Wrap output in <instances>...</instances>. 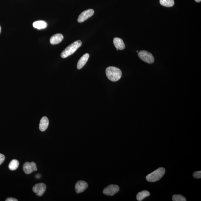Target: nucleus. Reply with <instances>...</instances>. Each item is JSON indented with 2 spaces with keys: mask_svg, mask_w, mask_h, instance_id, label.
I'll use <instances>...</instances> for the list:
<instances>
[{
  "mask_svg": "<svg viewBox=\"0 0 201 201\" xmlns=\"http://www.w3.org/2000/svg\"><path fill=\"white\" fill-rule=\"evenodd\" d=\"M106 74L109 80L116 82L120 80L122 76L121 70L117 67L110 66L106 69Z\"/></svg>",
  "mask_w": 201,
  "mask_h": 201,
  "instance_id": "obj_1",
  "label": "nucleus"
},
{
  "mask_svg": "<svg viewBox=\"0 0 201 201\" xmlns=\"http://www.w3.org/2000/svg\"><path fill=\"white\" fill-rule=\"evenodd\" d=\"M82 44L81 40H78L72 43L65 49L61 54V57L63 58H66L72 54H74L77 50L80 47Z\"/></svg>",
  "mask_w": 201,
  "mask_h": 201,
  "instance_id": "obj_2",
  "label": "nucleus"
},
{
  "mask_svg": "<svg viewBox=\"0 0 201 201\" xmlns=\"http://www.w3.org/2000/svg\"><path fill=\"white\" fill-rule=\"evenodd\" d=\"M165 172H166V169L164 168H159L146 176V180L150 182L158 181L164 175Z\"/></svg>",
  "mask_w": 201,
  "mask_h": 201,
  "instance_id": "obj_3",
  "label": "nucleus"
},
{
  "mask_svg": "<svg viewBox=\"0 0 201 201\" xmlns=\"http://www.w3.org/2000/svg\"><path fill=\"white\" fill-rule=\"evenodd\" d=\"M139 58L146 63L152 64L155 61L154 57L150 52L145 50H141L138 52Z\"/></svg>",
  "mask_w": 201,
  "mask_h": 201,
  "instance_id": "obj_4",
  "label": "nucleus"
},
{
  "mask_svg": "<svg viewBox=\"0 0 201 201\" xmlns=\"http://www.w3.org/2000/svg\"><path fill=\"white\" fill-rule=\"evenodd\" d=\"M119 190V187L117 185L111 184L104 188L103 193L106 195L113 196L118 193Z\"/></svg>",
  "mask_w": 201,
  "mask_h": 201,
  "instance_id": "obj_5",
  "label": "nucleus"
},
{
  "mask_svg": "<svg viewBox=\"0 0 201 201\" xmlns=\"http://www.w3.org/2000/svg\"><path fill=\"white\" fill-rule=\"evenodd\" d=\"M46 189V186L44 183L37 184L32 188V191L37 196H41L44 194Z\"/></svg>",
  "mask_w": 201,
  "mask_h": 201,
  "instance_id": "obj_6",
  "label": "nucleus"
},
{
  "mask_svg": "<svg viewBox=\"0 0 201 201\" xmlns=\"http://www.w3.org/2000/svg\"><path fill=\"white\" fill-rule=\"evenodd\" d=\"M94 13L93 9H89L84 11L79 15L78 21L79 23L83 22L85 20L92 16Z\"/></svg>",
  "mask_w": 201,
  "mask_h": 201,
  "instance_id": "obj_7",
  "label": "nucleus"
},
{
  "mask_svg": "<svg viewBox=\"0 0 201 201\" xmlns=\"http://www.w3.org/2000/svg\"><path fill=\"white\" fill-rule=\"evenodd\" d=\"M23 169L24 172L26 174L32 173L33 171H37L36 165L33 162L32 163L26 162L23 166Z\"/></svg>",
  "mask_w": 201,
  "mask_h": 201,
  "instance_id": "obj_8",
  "label": "nucleus"
},
{
  "mask_svg": "<svg viewBox=\"0 0 201 201\" xmlns=\"http://www.w3.org/2000/svg\"><path fill=\"white\" fill-rule=\"evenodd\" d=\"M88 184L84 181H79L76 183L75 190L76 193H80L83 192L88 187Z\"/></svg>",
  "mask_w": 201,
  "mask_h": 201,
  "instance_id": "obj_9",
  "label": "nucleus"
},
{
  "mask_svg": "<svg viewBox=\"0 0 201 201\" xmlns=\"http://www.w3.org/2000/svg\"><path fill=\"white\" fill-rule=\"evenodd\" d=\"M113 43L117 50H123L125 48V45L124 44L122 39L118 37H116L114 38Z\"/></svg>",
  "mask_w": 201,
  "mask_h": 201,
  "instance_id": "obj_10",
  "label": "nucleus"
},
{
  "mask_svg": "<svg viewBox=\"0 0 201 201\" xmlns=\"http://www.w3.org/2000/svg\"><path fill=\"white\" fill-rule=\"evenodd\" d=\"M63 39V36L61 34H56L52 36L50 39V43L51 44L55 45L60 43Z\"/></svg>",
  "mask_w": 201,
  "mask_h": 201,
  "instance_id": "obj_11",
  "label": "nucleus"
},
{
  "mask_svg": "<svg viewBox=\"0 0 201 201\" xmlns=\"http://www.w3.org/2000/svg\"><path fill=\"white\" fill-rule=\"evenodd\" d=\"M90 57L89 54H85L79 59L77 64L78 69H82L87 63Z\"/></svg>",
  "mask_w": 201,
  "mask_h": 201,
  "instance_id": "obj_12",
  "label": "nucleus"
},
{
  "mask_svg": "<svg viewBox=\"0 0 201 201\" xmlns=\"http://www.w3.org/2000/svg\"><path fill=\"white\" fill-rule=\"evenodd\" d=\"M49 124L48 118L46 116L42 117L40 121L39 125L40 130L41 132H44L47 129Z\"/></svg>",
  "mask_w": 201,
  "mask_h": 201,
  "instance_id": "obj_13",
  "label": "nucleus"
},
{
  "mask_svg": "<svg viewBox=\"0 0 201 201\" xmlns=\"http://www.w3.org/2000/svg\"><path fill=\"white\" fill-rule=\"evenodd\" d=\"M47 23L44 21H38L33 23V26L34 28L38 29H46L47 27Z\"/></svg>",
  "mask_w": 201,
  "mask_h": 201,
  "instance_id": "obj_14",
  "label": "nucleus"
},
{
  "mask_svg": "<svg viewBox=\"0 0 201 201\" xmlns=\"http://www.w3.org/2000/svg\"><path fill=\"white\" fill-rule=\"evenodd\" d=\"M150 193L147 190H143L138 193L137 194L136 199L138 201H142L146 197L150 196Z\"/></svg>",
  "mask_w": 201,
  "mask_h": 201,
  "instance_id": "obj_15",
  "label": "nucleus"
},
{
  "mask_svg": "<svg viewBox=\"0 0 201 201\" xmlns=\"http://www.w3.org/2000/svg\"><path fill=\"white\" fill-rule=\"evenodd\" d=\"M19 166V162L17 160H13L9 165V168L11 171H14L17 169Z\"/></svg>",
  "mask_w": 201,
  "mask_h": 201,
  "instance_id": "obj_16",
  "label": "nucleus"
},
{
  "mask_svg": "<svg viewBox=\"0 0 201 201\" xmlns=\"http://www.w3.org/2000/svg\"><path fill=\"white\" fill-rule=\"evenodd\" d=\"M160 4L165 7H171L174 4V0H160Z\"/></svg>",
  "mask_w": 201,
  "mask_h": 201,
  "instance_id": "obj_17",
  "label": "nucleus"
},
{
  "mask_svg": "<svg viewBox=\"0 0 201 201\" xmlns=\"http://www.w3.org/2000/svg\"><path fill=\"white\" fill-rule=\"evenodd\" d=\"M172 200L173 201H186V199L183 196L180 194H175L173 196Z\"/></svg>",
  "mask_w": 201,
  "mask_h": 201,
  "instance_id": "obj_18",
  "label": "nucleus"
},
{
  "mask_svg": "<svg viewBox=\"0 0 201 201\" xmlns=\"http://www.w3.org/2000/svg\"><path fill=\"white\" fill-rule=\"evenodd\" d=\"M193 177L195 178H201V171H195L193 174Z\"/></svg>",
  "mask_w": 201,
  "mask_h": 201,
  "instance_id": "obj_19",
  "label": "nucleus"
},
{
  "mask_svg": "<svg viewBox=\"0 0 201 201\" xmlns=\"http://www.w3.org/2000/svg\"><path fill=\"white\" fill-rule=\"evenodd\" d=\"M5 160V157L3 154H0V165L4 162Z\"/></svg>",
  "mask_w": 201,
  "mask_h": 201,
  "instance_id": "obj_20",
  "label": "nucleus"
},
{
  "mask_svg": "<svg viewBox=\"0 0 201 201\" xmlns=\"http://www.w3.org/2000/svg\"><path fill=\"white\" fill-rule=\"evenodd\" d=\"M6 201H17V199L12 197H9L5 200Z\"/></svg>",
  "mask_w": 201,
  "mask_h": 201,
  "instance_id": "obj_21",
  "label": "nucleus"
},
{
  "mask_svg": "<svg viewBox=\"0 0 201 201\" xmlns=\"http://www.w3.org/2000/svg\"><path fill=\"white\" fill-rule=\"evenodd\" d=\"M40 177H41V175L40 174H37L35 176V178H40Z\"/></svg>",
  "mask_w": 201,
  "mask_h": 201,
  "instance_id": "obj_22",
  "label": "nucleus"
},
{
  "mask_svg": "<svg viewBox=\"0 0 201 201\" xmlns=\"http://www.w3.org/2000/svg\"><path fill=\"white\" fill-rule=\"evenodd\" d=\"M196 2H200L201 0H195Z\"/></svg>",
  "mask_w": 201,
  "mask_h": 201,
  "instance_id": "obj_23",
  "label": "nucleus"
},
{
  "mask_svg": "<svg viewBox=\"0 0 201 201\" xmlns=\"http://www.w3.org/2000/svg\"><path fill=\"white\" fill-rule=\"evenodd\" d=\"M1 26H0V34H1Z\"/></svg>",
  "mask_w": 201,
  "mask_h": 201,
  "instance_id": "obj_24",
  "label": "nucleus"
},
{
  "mask_svg": "<svg viewBox=\"0 0 201 201\" xmlns=\"http://www.w3.org/2000/svg\"><path fill=\"white\" fill-rule=\"evenodd\" d=\"M137 52H138V51L137 50Z\"/></svg>",
  "mask_w": 201,
  "mask_h": 201,
  "instance_id": "obj_25",
  "label": "nucleus"
}]
</instances>
